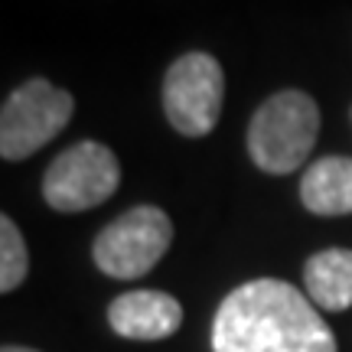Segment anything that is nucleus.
<instances>
[{
    "instance_id": "nucleus-1",
    "label": "nucleus",
    "mask_w": 352,
    "mask_h": 352,
    "mask_svg": "<svg viewBox=\"0 0 352 352\" xmlns=\"http://www.w3.org/2000/svg\"><path fill=\"white\" fill-rule=\"evenodd\" d=\"M212 352H336V336L307 294L258 277L219 303Z\"/></svg>"
},
{
    "instance_id": "nucleus-2",
    "label": "nucleus",
    "mask_w": 352,
    "mask_h": 352,
    "mask_svg": "<svg viewBox=\"0 0 352 352\" xmlns=\"http://www.w3.org/2000/svg\"><path fill=\"white\" fill-rule=\"evenodd\" d=\"M320 134V108L307 91L284 88L264 101L248 124V153L264 173H294Z\"/></svg>"
},
{
    "instance_id": "nucleus-3",
    "label": "nucleus",
    "mask_w": 352,
    "mask_h": 352,
    "mask_svg": "<svg viewBox=\"0 0 352 352\" xmlns=\"http://www.w3.org/2000/svg\"><path fill=\"white\" fill-rule=\"evenodd\" d=\"M173 222L160 206H134L98 232L91 258L101 274L118 280H138L151 274L157 261L170 252Z\"/></svg>"
},
{
    "instance_id": "nucleus-4",
    "label": "nucleus",
    "mask_w": 352,
    "mask_h": 352,
    "mask_svg": "<svg viewBox=\"0 0 352 352\" xmlns=\"http://www.w3.org/2000/svg\"><path fill=\"white\" fill-rule=\"evenodd\" d=\"M76 101L65 88H56L50 78H30L13 88L0 111V157L26 160L50 144L72 121Z\"/></svg>"
},
{
    "instance_id": "nucleus-5",
    "label": "nucleus",
    "mask_w": 352,
    "mask_h": 352,
    "mask_svg": "<svg viewBox=\"0 0 352 352\" xmlns=\"http://www.w3.org/2000/svg\"><path fill=\"white\" fill-rule=\"evenodd\" d=\"M226 101L222 65L209 52L179 56L164 76V114L183 138L212 134Z\"/></svg>"
},
{
    "instance_id": "nucleus-6",
    "label": "nucleus",
    "mask_w": 352,
    "mask_h": 352,
    "mask_svg": "<svg viewBox=\"0 0 352 352\" xmlns=\"http://www.w3.org/2000/svg\"><path fill=\"white\" fill-rule=\"evenodd\" d=\"M121 183V164L111 147L78 140L65 147L43 176V196L56 212H85L111 199Z\"/></svg>"
},
{
    "instance_id": "nucleus-7",
    "label": "nucleus",
    "mask_w": 352,
    "mask_h": 352,
    "mask_svg": "<svg viewBox=\"0 0 352 352\" xmlns=\"http://www.w3.org/2000/svg\"><path fill=\"white\" fill-rule=\"evenodd\" d=\"M108 323L118 336L138 342H157L173 336L183 323V307L164 290H131L114 297L108 307Z\"/></svg>"
},
{
    "instance_id": "nucleus-8",
    "label": "nucleus",
    "mask_w": 352,
    "mask_h": 352,
    "mask_svg": "<svg viewBox=\"0 0 352 352\" xmlns=\"http://www.w3.org/2000/svg\"><path fill=\"white\" fill-rule=\"evenodd\" d=\"M303 287L314 307L340 314L352 307V248H327L307 258Z\"/></svg>"
},
{
    "instance_id": "nucleus-9",
    "label": "nucleus",
    "mask_w": 352,
    "mask_h": 352,
    "mask_svg": "<svg viewBox=\"0 0 352 352\" xmlns=\"http://www.w3.org/2000/svg\"><path fill=\"white\" fill-rule=\"evenodd\" d=\"M300 199L314 215H352V157H323L307 166Z\"/></svg>"
},
{
    "instance_id": "nucleus-10",
    "label": "nucleus",
    "mask_w": 352,
    "mask_h": 352,
    "mask_svg": "<svg viewBox=\"0 0 352 352\" xmlns=\"http://www.w3.org/2000/svg\"><path fill=\"white\" fill-rule=\"evenodd\" d=\"M26 271H30V252L23 235L10 215H0V290L13 294L26 280Z\"/></svg>"
},
{
    "instance_id": "nucleus-11",
    "label": "nucleus",
    "mask_w": 352,
    "mask_h": 352,
    "mask_svg": "<svg viewBox=\"0 0 352 352\" xmlns=\"http://www.w3.org/2000/svg\"><path fill=\"white\" fill-rule=\"evenodd\" d=\"M0 352H39V349H30V346H3Z\"/></svg>"
}]
</instances>
